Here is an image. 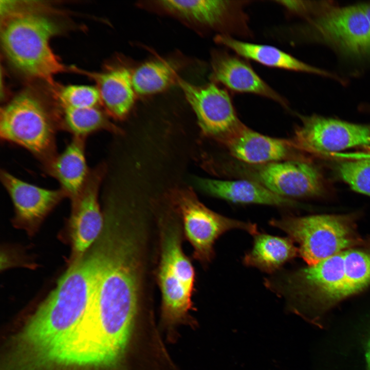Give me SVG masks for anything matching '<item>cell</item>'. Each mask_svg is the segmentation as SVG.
I'll return each mask as SVG.
<instances>
[{
    "instance_id": "16",
    "label": "cell",
    "mask_w": 370,
    "mask_h": 370,
    "mask_svg": "<svg viewBox=\"0 0 370 370\" xmlns=\"http://www.w3.org/2000/svg\"><path fill=\"white\" fill-rule=\"evenodd\" d=\"M1 180L9 195L17 220L26 225L40 221L64 197L61 189L43 188L24 181L3 170Z\"/></svg>"
},
{
    "instance_id": "26",
    "label": "cell",
    "mask_w": 370,
    "mask_h": 370,
    "mask_svg": "<svg viewBox=\"0 0 370 370\" xmlns=\"http://www.w3.org/2000/svg\"><path fill=\"white\" fill-rule=\"evenodd\" d=\"M339 175L354 191L370 197V159H350L340 163Z\"/></svg>"
},
{
    "instance_id": "18",
    "label": "cell",
    "mask_w": 370,
    "mask_h": 370,
    "mask_svg": "<svg viewBox=\"0 0 370 370\" xmlns=\"http://www.w3.org/2000/svg\"><path fill=\"white\" fill-rule=\"evenodd\" d=\"M194 182L206 193L233 202L297 206L294 201L275 194L260 183L250 179L220 180L196 178Z\"/></svg>"
},
{
    "instance_id": "2",
    "label": "cell",
    "mask_w": 370,
    "mask_h": 370,
    "mask_svg": "<svg viewBox=\"0 0 370 370\" xmlns=\"http://www.w3.org/2000/svg\"><path fill=\"white\" fill-rule=\"evenodd\" d=\"M108 258L107 251L97 246L76 261L29 321L21 341L36 355L38 361L81 322Z\"/></svg>"
},
{
    "instance_id": "13",
    "label": "cell",
    "mask_w": 370,
    "mask_h": 370,
    "mask_svg": "<svg viewBox=\"0 0 370 370\" xmlns=\"http://www.w3.org/2000/svg\"><path fill=\"white\" fill-rule=\"evenodd\" d=\"M104 174L103 166L90 170L86 181L73 201L70 219L71 236L76 261L81 258L101 234L103 217L99 201V191Z\"/></svg>"
},
{
    "instance_id": "3",
    "label": "cell",
    "mask_w": 370,
    "mask_h": 370,
    "mask_svg": "<svg viewBox=\"0 0 370 370\" xmlns=\"http://www.w3.org/2000/svg\"><path fill=\"white\" fill-rule=\"evenodd\" d=\"M267 285L287 297L297 313L323 312L370 286V236L361 245Z\"/></svg>"
},
{
    "instance_id": "19",
    "label": "cell",
    "mask_w": 370,
    "mask_h": 370,
    "mask_svg": "<svg viewBox=\"0 0 370 370\" xmlns=\"http://www.w3.org/2000/svg\"><path fill=\"white\" fill-rule=\"evenodd\" d=\"M85 138L73 137L64 150L44 165L47 173L55 178L71 201L80 193L90 170L85 154Z\"/></svg>"
},
{
    "instance_id": "29",
    "label": "cell",
    "mask_w": 370,
    "mask_h": 370,
    "mask_svg": "<svg viewBox=\"0 0 370 370\" xmlns=\"http://www.w3.org/2000/svg\"><path fill=\"white\" fill-rule=\"evenodd\" d=\"M361 6L368 19L370 24V3L361 4Z\"/></svg>"
},
{
    "instance_id": "14",
    "label": "cell",
    "mask_w": 370,
    "mask_h": 370,
    "mask_svg": "<svg viewBox=\"0 0 370 370\" xmlns=\"http://www.w3.org/2000/svg\"><path fill=\"white\" fill-rule=\"evenodd\" d=\"M218 141L233 157L248 165L303 159L288 139L261 134L240 121Z\"/></svg>"
},
{
    "instance_id": "4",
    "label": "cell",
    "mask_w": 370,
    "mask_h": 370,
    "mask_svg": "<svg viewBox=\"0 0 370 370\" xmlns=\"http://www.w3.org/2000/svg\"><path fill=\"white\" fill-rule=\"evenodd\" d=\"M1 8V44L9 61L24 75L54 85L55 75L69 70L50 47L56 24L32 11Z\"/></svg>"
},
{
    "instance_id": "28",
    "label": "cell",
    "mask_w": 370,
    "mask_h": 370,
    "mask_svg": "<svg viewBox=\"0 0 370 370\" xmlns=\"http://www.w3.org/2000/svg\"><path fill=\"white\" fill-rule=\"evenodd\" d=\"M288 12L306 19L317 14L330 4V2L308 1H276Z\"/></svg>"
},
{
    "instance_id": "15",
    "label": "cell",
    "mask_w": 370,
    "mask_h": 370,
    "mask_svg": "<svg viewBox=\"0 0 370 370\" xmlns=\"http://www.w3.org/2000/svg\"><path fill=\"white\" fill-rule=\"evenodd\" d=\"M211 67L213 80L230 90L265 97L287 107V100L263 80L243 58L217 51L213 54Z\"/></svg>"
},
{
    "instance_id": "10",
    "label": "cell",
    "mask_w": 370,
    "mask_h": 370,
    "mask_svg": "<svg viewBox=\"0 0 370 370\" xmlns=\"http://www.w3.org/2000/svg\"><path fill=\"white\" fill-rule=\"evenodd\" d=\"M244 169L250 180L286 198L318 196L325 191L322 173L304 159L247 164Z\"/></svg>"
},
{
    "instance_id": "17",
    "label": "cell",
    "mask_w": 370,
    "mask_h": 370,
    "mask_svg": "<svg viewBox=\"0 0 370 370\" xmlns=\"http://www.w3.org/2000/svg\"><path fill=\"white\" fill-rule=\"evenodd\" d=\"M215 40L236 55L267 67L334 78L329 72L304 62L271 45L245 42L223 34H218Z\"/></svg>"
},
{
    "instance_id": "24",
    "label": "cell",
    "mask_w": 370,
    "mask_h": 370,
    "mask_svg": "<svg viewBox=\"0 0 370 370\" xmlns=\"http://www.w3.org/2000/svg\"><path fill=\"white\" fill-rule=\"evenodd\" d=\"M180 231L174 226L166 227L162 233L161 260L173 273L191 291H193L195 272L190 260L181 247Z\"/></svg>"
},
{
    "instance_id": "9",
    "label": "cell",
    "mask_w": 370,
    "mask_h": 370,
    "mask_svg": "<svg viewBox=\"0 0 370 370\" xmlns=\"http://www.w3.org/2000/svg\"><path fill=\"white\" fill-rule=\"evenodd\" d=\"M300 118L301 124L288 139L290 145L299 152L324 155L370 145V126L318 115Z\"/></svg>"
},
{
    "instance_id": "30",
    "label": "cell",
    "mask_w": 370,
    "mask_h": 370,
    "mask_svg": "<svg viewBox=\"0 0 370 370\" xmlns=\"http://www.w3.org/2000/svg\"><path fill=\"white\" fill-rule=\"evenodd\" d=\"M366 359L368 363V365L370 367V342L368 346V350L366 354Z\"/></svg>"
},
{
    "instance_id": "23",
    "label": "cell",
    "mask_w": 370,
    "mask_h": 370,
    "mask_svg": "<svg viewBox=\"0 0 370 370\" xmlns=\"http://www.w3.org/2000/svg\"><path fill=\"white\" fill-rule=\"evenodd\" d=\"M59 127L69 132L73 137L85 138L96 132L107 130L115 133L121 132L110 122L97 107L63 108Z\"/></svg>"
},
{
    "instance_id": "1",
    "label": "cell",
    "mask_w": 370,
    "mask_h": 370,
    "mask_svg": "<svg viewBox=\"0 0 370 370\" xmlns=\"http://www.w3.org/2000/svg\"><path fill=\"white\" fill-rule=\"evenodd\" d=\"M139 245L124 242L114 250L78 325L48 354L50 363L109 366L126 345L141 289Z\"/></svg>"
},
{
    "instance_id": "7",
    "label": "cell",
    "mask_w": 370,
    "mask_h": 370,
    "mask_svg": "<svg viewBox=\"0 0 370 370\" xmlns=\"http://www.w3.org/2000/svg\"><path fill=\"white\" fill-rule=\"evenodd\" d=\"M306 20L298 29L302 38L328 45L350 58L370 56V24L361 4H333Z\"/></svg>"
},
{
    "instance_id": "22",
    "label": "cell",
    "mask_w": 370,
    "mask_h": 370,
    "mask_svg": "<svg viewBox=\"0 0 370 370\" xmlns=\"http://www.w3.org/2000/svg\"><path fill=\"white\" fill-rule=\"evenodd\" d=\"M157 280L162 296V313L169 324L180 322L192 307L193 291L176 277L168 265L160 260Z\"/></svg>"
},
{
    "instance_id": "27",
    "label": "cell",
    "mask_w": 370,
    "mask_h": 370,
    "mask_svg": "<svg viewBox=\"0 0 370 370\" xmlns=\"http://www.w3.org/2000/svg\"><path fill=\"white\" fill-rule=\"evenodd\" d=\"M61 107L86 108L101 103L97 87L70 85L62 88L57 95Z\"/></svg>"
},
{
    "instance_id": "11",
    "label": "cell",
    "mask_w": 370,
    "mask_h": 370,
    "mask_svg": "<svg viewBox=\"0 0 370 370\" xmlns=\"http://www.w3.org/2000/svg\"><path fill=\"white\" fill-rule=\"evenodd\" d=\"M165 10L220 32V34L243 36L249 27L245 1H160Z\"/></svg>"
},
{
    "instance_id": "25",
    "label": "cell",
    "mask_w": 370,
    "mask_h": 370,
    "mask_svg": "<svg viewBox=\"0 0 370 370\" xmlns=\"http://www.w3.org/2000/svg\"><path fill=\"white\" fill-rule=\"evenodd\" d=\"M174 74L172 65L168 62L162 61L145 62L132 74L135 91L142 95L160 92L172 82Z\"/></svg>"
},
{
    "instance_id": "21",
    "label": "cell",
    "mask_w": 370,
    "mask_h": 370,
    "mask_svg": "<svg viewBox=\"0 0 370 370\" xmlns=\"http://www.w3.org/2000/svg\"><path fill=\"white\" fill-rule=\"evenodd\" d=\"M254 236L253 248L243 260L247 266L271 273L299 254L291 238L260 233Z\"/></svg>"
},
{
    "instance_id": "6",
    "label": "cell",
    "mask_w": 370,
    "mask_h": 370,
    "mask_svg": "<svg viewBox=\"0 0 370 370\" xmlns=\"http://www.w3.org/2000/svg\"><path fill=\"white\" fill-rule=\"evenodd\" d=\"M58 126L43 103L29 92L17 95L1 110V138L26 149L44 165L57 155Z\"/></svg>"
},
{
    "instance_id": "5",
    "label": "cell",
    "mask_w": 370,
    "mask_h": 370,
    "mask_svg": "<svg viewBox=\"0 0 370 370\" xmlns=\"http://www.w3.org/2000/svg\"><path fill=\"white\" fill-rule=\"evenodd\" d=\"M271 226L283 231L299 245V254L312 265L344 250L362 244L354 214H320L272 219Z\"/></svg>"
},
{
    "instance_id": "12",
    "label": "cell",
    "mask_w": 370,
    "mask_h": 370,
    "mask_svg": "<svg viewBox=\"0 0 370 370\" xmlns=\"http://www.w3.org/2000/svg\"><path fill=\"white\" fill-rule=\"evenodd\" d=\"M178 81L206 136L218 140L240 122L227 90L215 83L197 86Z\"/></svg>"
},
{
    "instance_id": "8",
    "label": "cell",
    "mask_w": 370,
    "mask_h": 370,
    "mask_svg": "<svg viewBox=\"0 0 370 370\" xmlns=\"http://www.w3.org/2000/svg\"><path fill=\"white\" fill-rule=\"evenodd\" d=\"M177 205L181 214L185 235L193 248V256L202 263L213 257V245L217 238L227 231L239 229L255 235L254 224L226 217L210 210L189 191L180 192Z\"/></svg>"
},
{
    "instance_id": "20",
    "label": "cell",
    "mask_w": 370,
    "mask_h": 370,
    "mask_svg": "<svg viewBox=\"0 0 370 370\" xmlns=\"http://www.w3.org/2000/svg\"><path fill=\"white\" fill-rule=\"evenodd\" d=\"M90 76L96 81L101 103L112 117L121 119L125 117L135 101L132 74L123 67L108 71L92 73Z\"/></svg>"
}]
</instances>
